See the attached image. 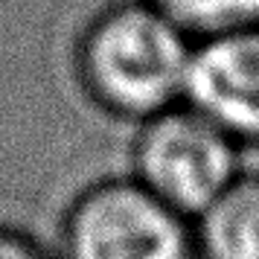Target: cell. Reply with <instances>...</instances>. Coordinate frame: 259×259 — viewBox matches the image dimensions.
Returning <instances> with one entry per match:
<instances>
[{
    "label": "cell",
    "instance_id": "6da1fadb",
    "mask_svg": "<svg viewBox=\"0 0 259 259\" xmlns=\"http://www.w3.org/2000/svg\"><path fill=\"white\" fill-rule=\"evenodd\" d=\"M192 47L154 3L111 0L73 41V76L99 114L134 128L184 102Z\"/></svg>",
    "mask_w": 259,
    "mask_h": 259
},
{
    "label": "cell",
    "instance_id": "7a4b0ae2",
    "mask_svg": "<svg viewBox=\"0 0 259 259\" xmlns=\"http://www.w3.org/2000/svg\"><path fill=\"white\" fill-rule=\"evenodd\" d=\"M56 259H198L195 224L128 172L73 192L59 219Z\"/></svg>",
    "mask_w": 259,
    "mask_h": 259
},
{
    "label": "cell",
    "instance_id": "3957f363",
    "mask_svg": "<svg viewBox=\"0 0 259 259\" xmlns=\"http://www.w3.org/2000/svg\"><path fill=\"white\" fill-rule=\"evenodd\" d=\"M247 149L192 105L169 108L131 131L128 175L195 222L247 172Z\"/></svg>",
    "mask_w": 259,
    "mask_h": 259
},
{
    "label": "cell",
    "instance_id": "277c9868",
    "mask_svg": "<svg viewBox=\"0 0 259 259\" xmlns=\"http://www.w3.org/2000/svg\"><path fill=\"white\" fill-rule=\"evenodd\" d=\"M184 102L242 149H259V26L195 41Z\"/></svg>",
    "mask_w": 259,
    "mask_h": 259
},
{
    "label": "cell",
    "instance_id": "5b68a950",
    "mask_svg": "<svg viewBox=\"0 0 259 259\" xmlns=\"http://www.w3.org/2000/svg\"><path fill=\"white\" fill-rule=\"evenodd\" d=\"M192 224L198 259H259V169H247Z\"/></svg>",
    "mask_w": 259,
    "mask_h": 259
},
{
    "label": "cell",
    "instance_id": "8992f818",
    "mask_svg": "<svg viewBox=\"0 0 259 259\" xmlns=\"http://www.w3.org/2000/svg\"><path fill=\"white\" fill-rule=\"evenodd\" d=\"M169 15L192 41L259 26V0H149Z\"/></svg>",
    "mask_w": 259,
    "mask_h": 259
},
{
    "label": "cell",
    "instance_id": "52a82bcc",
    "mask_svg": "<svg viewBox=\"0 0 259 259\" xmlns=\"http://www.w3.org/2000/svg\"><path fill=\"white\" fill-rule=\"evenodd\" d=\"M0 259H56V253L24 227L0 222Z\"/></svg>",
    "mask_w": 259,
    "mask_h": 259
}]
</instances>
